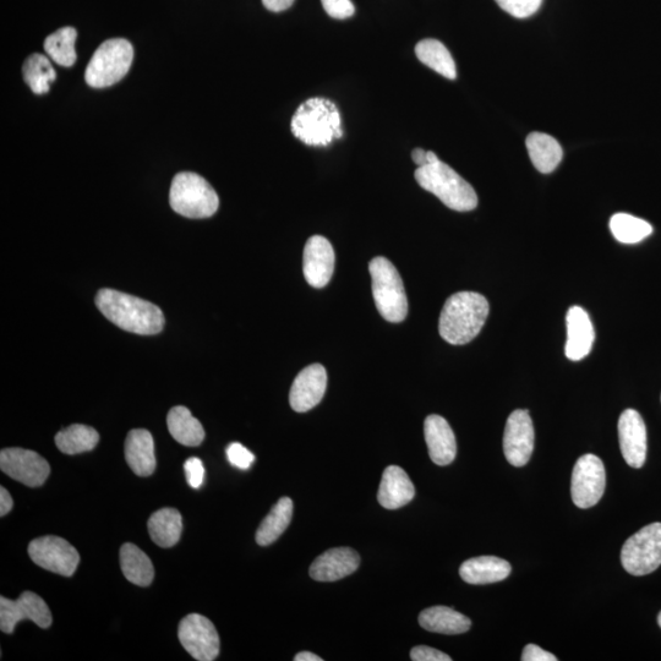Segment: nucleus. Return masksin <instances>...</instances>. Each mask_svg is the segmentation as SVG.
<instances>
[{
  "instance_id": "nucleus-2",
  "label": "nucleus",
  "mask_w": 661,
  "mask_h": 661,
  "mask_svg": "<svg viewBox=\"0 0 661 661\" xmlns=\"http://www.w3.org/2000/svg\"><path fill=\"white\" fill-rule=\"evenodd\" d=\"M489 302L482 294L460 292L446 300L439 331L446 342L462 346L472 342L482 331L489 316Z\"/></svg>"
},
{
  "instance_id": "nucleus-1",
  "label": "nucleus",
  "mask_w": 661,
  "mask_h": 661,
  "mask_svg": "<svg viewBox=\"0 0 661 661\" xmlns=\"http://www.w3.org/2000/svg\"><path fill=\"white\" fill-rule=\"evenodd\" d=\"M96 307L112 324L136 335H157L165 327V315L157 305L114 289H101Z\"/></svg>"
},
{
  "instance_id": "nucleus-34",
  "label": "nucleus",
  "mask_w": 661,
  "mask_h": 661,
  "mask_svg": "<svg viewBox=\"0 0 661 661\" xmlns=\"http://www.w3.org/2000/svg\"><path fill=\"white\" fill-rule=\"evenodd\" d=\"M610 231L620 243L637 244L653 233V227L642 218L628 213H616L611 217Z\"/></svg>"
},
{
  "instance_id": "nucleus-4",
  "label": "nucleus",
  "mask_w": 661,
  "mask_h": 661,
  "mask_svg": "<svg viewBox=\"0 0 661 661\" xmlns=\"http://www.w3.org/2000/svg\"><path fill=\"white\" fill-rule=\"evenodd\" d=\"M415 179L420 187L434 194L451 210L467 212L478 206V196L472 185L444 162L418 168Z\"/></svg>"
},
{
  "instance_id": "nucleus-15",
  "label": "nucleus",
  "mask_w": 661,
  "mask_h": 661,
  "mask_svg": "<svg viewBox=\"0 0 661 661\" xmlns=\"http://www.w3.org/2000/svg\"><path fill=\"white\" fill-rule=\"evenodd\" d=\"M619 440L622 456L628 466L642 468L647 458V428L635 409H626L619 419Z\"/></svg>"
},
{
  "instance_id": "nucleus-33",
  "label": "nucleus",
  "mask_w": 661,
  "mask_h": 661,
  "mask_svg": "<svg viewBox=\"0 0 661 661\" xmlns=\"http://www.w3.org/2000/svg\"><path fill=\"white\" fill-rule=\"evenodd\" d=\"M78 32L74 27H63L46 38L45 51L60 67H71L76 62L75 41Z\"/></svg>"
},
{
  "instance_id": "nucleus-44",
  "label": "nucleus",
  "mask_w": 661,
  "mask_h": 661,
  "mask_svg": "<svg viewBox=\"0 0 661 661\" xmlns=\"http://www.w3.org/2000/svg\"><path fill=\"white\" fill-rule=\"evenodd\" d=\"M294 661H322V658L314 653L302 652L296 655Z\"/></svg>"
},
{
  "instance_id": "nucleus-28",
  "label": "nucleus",
  "mask_w": 661,
  "mask_h": 661,
  "mask_svg": "<svg viewBox=\"0 0 661 661\" xmlns=\"http://www.w3.org/2000/svg\"><path fill=\"white\" fill-rule=\"evenodd\" d=\"M167 425L173 439L184 446H200L205 439L204 428L187 407L172 408L168 413Z\"/></svg>"
},
{
  "instance_id": "nucleus-32",
  "label": "nucleus",
  "mask_w": 661,
  "mask_h": 661,
  "mask_svg": "<svg viewBox=\"0 0 661 661\" xmlns=\"http://www.w3.org/2000/svg\"><path fill=\"white\" fill-rule=\"evenodd\" d=\"M24 80L36 95L47 94L49 86L56 80V70L52 67L51 60L43 54H31L23 65Z\"/></svg>"
},
{
  "instance_id": "nucleus-17",
  "label": "nucleus",
  "mask_w": 661,
  "mask_h": 661,
  "mask_svg": "<svg viewBox=\"0 0 661 661\" xmlns=\"http://www.w3.org/2000/svg\"><path fill=\"white\" fill-rule=\"evenodd\" d=\"M303 271L305 280L314 288H324L335 271V251L325 237L314 236L304 248Z\"/></svg>"
},
{
  "instance_id": "nucleus-8",
  "label": "nucleus",
  "mask_w": 661,
  "mask_h": 661,
  "mask_svg": "<svg viewBox=\"0 0 661 661\" xmlns=\"http://www.w3.org/2000/svg\"><path fill=\"white\" fill-rule=\"evenodd\" d=\"M621 562L632 576H646L661 565V523H652L632 535L622 548Z\"/></svg>"
},
{
  "instance_id": "nucleus-25",
  "label": "nucleus",
  "mask_w": 661,
  "mask_h": 661,
  "mask_svg": "<svg viewBox=\"0 0 661 661\" xmlns=\"http://www.w3.org/2000/svg\"><path fill=\"white\" fill-rule=\"evenodd\" d=\"M526 145L529 157L540 173L549 174L559 167L564 151L553 136L535 131L528 135Z\"/></svg>"
},
{
  "instance_id": "nucleus-9",
  "label": "nucleus",
  "mask_w": 661,
  "mask_h": 661,
  "mask_svg": "<svg viewBox=\"0 0 661 661\" xmlns=\"http://www.w3.org/2000/svg\"><path fill=\"white\" fill-rule=\"evenodd\" d=\"M606 486L604 463L595 455H584L572 473L571 495L579 508H591L602 499Z\"/></svg>"
},
{
  "instance_id": "nucleus-13",
  "label": "nucleus",
  "mask_w": 661,
  "mask_h": 661,
  "mask_svg": "<svg viewBox=\"0 0 661 661\" xmlns=\"http://www.w3.org/2000/svg\"><path fill=\"white\" fill-rule=\"evenodd\" d=\"M0 468L16 482L30 488H38L45 484L51 474V467L45 458L35 451L18 449V447L0 452Z\"/></svg>"
},
{
  "instance_id": "nucleus-38",
  "label": "nucleus",
  "mask_w": 661,
  "mask_h": 661,
  "mask_svg": "<svg viewBox=\"0 0 661 661\" xmlns=\"http://www.w3.org/2000/svg\"><path fill=\"white\" fill-rule=\"evenodd\" d=\"M185 477H187L188 483L193 489L201 488L202 483H204L205 477V468L201 460L196 457H191L184 464Z\"/></svg>"
},
{
  "instance_id": "nucleus-23",
  "label": "nucleus",
  "mask_w": 661,
  "mask_h": 661,
  "mask_svg": "<svg viewBox=\"0 0 661 661\" xmlns=\"http://www.w3.org/2000/svg\"><path fill=\"white\" fill-rule=\"evenodd\" d=\"M511 565L496 556H480L463 562L460 576L464 582L483 586L504 581L511 573Z\"/></svg>"
},
{
  "instance_id": "nucleus-39",
  "label": "nucleus",
  "mask_w": 661,
  "mask_h": 661,
  "mask_svg": "<svg viewBox=\"0 0 661 661\" xmlns=\"http://www.w3.org/2000/svg\"><path fill=\"white\" fill-rule=\"evenodd\" d=\"M411 659L413 661H451L449 655L440 652V650L419 646L411 650Z\"/></svg>"
},
{
  "instance_id": "nucleus-43",
  "label": "nucleus",
  "mask_w": 661,
  "mask_h": 661,
  "mask_svg": "<svg viewBox=\"0 0 661 661\" xmlns=\"http://www.w3.org/2000/svg\"><path fill=\"white\" fill-rule=\"evenodd\" d=\"M412 158L413 162L418 166V168L429 166L428 151L423 149H415L412 152Z\"/></svg>"
},
{
  "instance_id": "nucleus-40",
  "label": "nucleus",
  "mask_w": 661,
  "mask_h": 661,
  "mask_svg": "<svg viewBox=\"0 0 661 661\" xmlns=\"http://www.w3.org/2000/svg\"><path fill=\"white\" fill-rule=\"evenodd\" d=\"M523 661H556L557 658L554 654L546 652V650L535 646V644H528L522 653Z\"/></svg>"
},
{
  "instance_id": "nucleus-41",
  "label": "nucleus",
  "mask_w": 661,
  "mask_h": 661,
  "mask_svg": "<svg viewBox=\"0 0 661 661\" xmlns=\"http://www.w3.org/2000/svg\"><path fill=\"white\" fill-rule=\"evenodd\" d=\"M262 3H264L265 8L269 9L270 12L280 13L291 8L294 0H262Z\"/></svg>"
},
{
  "instance_id": "nucleus-3",
  "label": "nucleus",
  "mask_w": 661,
  "mask_h": 661,
  "mask_svg": "<svg viewBox=\"0 0 661 661\" xmlns=\"http://www.w3.org/2000/svg\"><path fill=\"white\" fill-rule=\"evenodd\" d=\"M292 133L308 146L325 147L343 136L342 119L335 103L326 98H310L297 109Z\"/></svg>"
},
{
  "instance_id": "nucleus-24",
  "label": "nucleus",
  "mask_w": 661,
  "mask_h": 661,
  "mask_svg": "<svg viewBox=\"0 0 661 661\" xmlns=\"http://www.w3.org/2000/svg\"><path fill=\"white\" fill-rule=\"evenodd\" d=\"M419 624L424 630L440 635H462L471 630L472 622L467 616L447 606H433L419 615Z\"/></svg>"
},
{
  "instance_id": "nucleus-31",
  "label": "nucleus",
  "mask_w": 661,
  "mask_h": 661,
  "mask_svg": "<svg viewBox=\"0 0 661 661\" xmlns=\"http://www.w3.org/2000/svg\"><path fill=\"white\" fill-rule=\"evenodd\" d=\"M100 441V435L91 426L74 424L59 431L56 435V445L65 455H79L95 449Z\"/></svg>"
},
{
  "instance_id": "nucleus-22",
  "label": "nucleus",
  "mask_w": 661,
  "mask_h": 661,
  "mask_svg": "<svg viewBox=\"0 0 661 661\" xmlns=\"http://www.w3.org/2000/svg\"><path fill=\"white\" fill-rule=\"evenodd\" d=\"M415 488L412 480L401 467H387L382 474L378 500L387 510H398L414 499Z\"/></svg>"
},
{
  "instance_id": "nucleus-21",
  "label": "nucleus",
  "mask_w": 661,
  "mask_h": 661,
  "mask_svg": "<svg viewBox=\"0 0 661 661\" xmlns=\"http://www.w3.org/2000/svg\"><path fill=\"white\" fill-rule=\"evenodd\" d=\"M125 460L139 477H150L156 471L155 442L150 431L131 430L125 440Z\"/></svg>"
},
{
  "instance_id": "nucleus-27",
  "label": "nucleus",
  "mask_w": 661,
  "mask_h": 661,
  "mask_svg": "<svg viewBox=\"0 0 661 661\" xmlns=\"http://www.w3.org/2000/svg\"><path fill=\"white\" fill-rule=\"evenodd\" d=\"M150 537L161 548H172L179 542L183 531V518L176 508H161L150 517Z\"/></svg>"
},
{
  "instance_id": "nucleus-18",
  "label": "nucleus",
  "mask_w": 661,
  "mask_h": 661,
  "mask_svg": "<svg viewBox=\"0 0 661 661\" xmlns=\"http://www.w3.org/2000/svg\"><path fill=\"white\" fill-rule=\"evenodd\" d=\"M360 557L351 548H335L316 557L310 566V577L319 582H336L358 570Z\"/></svg>"
},
{
  "instance_id": "nucleus-10",
  "label": "nucleus",
  "mask_w": 661,
  "mask_h": 661,
  "mask_svg": "<svg viewBox=\"0 0 661 661\" xmlns=\"http://www.w3.org/2000/svg\"><path fill=\"white\" fill-rule=\"evenodd\" d=\"M178 637L185 650L195 660L213 661L220 654V636L215 625L199 614L185 616L179 624Z\"/></svg>"
},
{
  "instance_id": "nucleus-37",
  "label": "nucleus",
  "mask_w": 661,
  "mask_h": 661,
  "mask_svg": "<svg viewBox=\"0 0 661 661\" xmlns=\"http://www.w3.org/2000/svg\"><path fill=\"white\" fill-rule=\"evenodd\" d=\"M325 12L333 19L344 20L355 13L352 0H321Z\"/></svg>"
},
{
  "instance_id": "nucleus-14",
  "label": "nucleus",
  "mask_w": 661,
  "mask_h": 661,
  "mask_svg": "<svg viewBox=\"0 0 661 661\" xmlns=\"http://www.w3.org/2000/svg\"><path fill=\"white\" fill-rule=\"evenodd\" d=\"M534 450V426L528 411L517 409L507 419L504 452L513 467H523L531 460Z\"/></svg>"
},
{
  "instance_id": "nucleus-11",
  "label": "nucleus",
  "mask_w": 661,
  "mask_h": 661,
  "mask_svg": "<svg viewBox=\"0 0 661 661\" xmlns=\"http://www.w3.org/2000/svg\"><path fill=\"white\" fill-rule=\"evenodd\" d=\"M29 555L37 566L64 577H71L80 564L78 550L67 540L54 535L32 540Z\"/></svg>"
},
{
  "instance_id": "nucleus-45",
  "label": "nucleus",
  "mask_w": 661,
  "mask_h": 661,
  "mask_svg": "<svg viewBox=\"0 0 661 661\" xmlns=\"http://www.w3.org/2000/svg\"><path fill=\"white\" fill-rule=\"evenodd\" d=\"M658 624H659V626H660V628H661V611H660V614L658 615Z\"/></svg>"
},
{
  "instance_id": "nucleus-35",
  "label": "nucleus",
  "mask_w": 661,
  "mask_h": 661,
  "mask_svg": "<svg viewBox=\"0 0 661 661\" xmlns=\"http://www.w3.org/2000/svg\"><path fill=\"white\" fill-rule=\"evenodd\" d=\"M507 14L517 19H527L542 7L543 0H495Z\"/></svg>"
},
{
  "instance_id": "nucleus-16",
  "label": "nucleus",
  "mask_w": 661,
  "mask_h": 661,
  "mask_svg": "<svg viewBox=\"0 0 661 661\" xmlns=\"http://www.w3.org/2000/svg\"><path fill=\"white\" fill-rule=\"evenodd\" d=\"M327 373L321 364L307 366L294 380L289 403L294 411L305 413L318 406L325 396Z\"/></svg>"
},
{
  "instance_id": "nucleus-36",
  "label": "nucleus",
  "mask_w": 661,
  "mask_h": 661,
  "mask_svg": "<svg viewBox=\"0 0 661 661\" xmlns=\"http://www.w3.org/2000/svg\"><path fill=\"white\" fill-rule=\"evenodd\" d=\"M227 457L232 466L242 469V471H247V469L253 466L255 461L253 453L247 447L238 444V442H233V444L228 446Z\"/></svg>"
},
{
  "instance_id": "nucleus-5",
  "label": "nucleus",
  "mask_w": 661,
  "mask_h": 661,
  "mask_svg": "<svg viewBox=\"0 0 661 661\" xmlns=\"http://www.w3.org/2000/svg\"><path fill=\"white\" fill-rule=\"evenodd\" d=\"M169 204L179 215L199 220L215 215L220 199L205 178L196 173L182 172L173 179Z\"/></svg>"
},
{
  "instance_id": "nucleus-19",
  "label": "nucleus",
  "mask_w": 661,
  "mask_h": 661,
  "mask_svg": "<svg viewBox=\"0 0 661 661\" xmlns=\"http://www.w3.org/2000/svg\"><path fill=\"white\" fill-rule=\"evenodd\" d=\"M424 434L429 456L437 466H449L457 455V442L453 430L445 418L429 415L425 419Z\"/></svg>"
},
{
  "instance_id": "nucleus-29",
  "label": "nucleus",
  "mask_w": 661,
  "mask_h": 661,
  "mask_svg": "<svg viewBox=\"0 0 661 661\" xmlns=\"http://www.w3.org/2000/svg\"><path fill=\"white\" fill-rule=\"evenodd\" d=\"M293 517V501L289 497H282L271 508L269 515L262 521L256 532V543L260 546H269L275 543L286 532Z\"/></svg>"
},
{
  "instance_id": "nucleus-6",
  "label": "nucleus",
  "mask_w": 661,
  "mask_h": 661,
  "mask_svg": "<svg viewBox=\"0 0 661 661\" xmlns=\"http://www.w3.org/2000/svg\"><path fill=\"white\" fill-rule=\"evenodd\" d=\"M376 308L382 318L402 322L408 315V299L403 281L395 266L385 258H375L369 265Z\"/></svg>"
},
{
  "instance_id": "nucleus-42",
  "label": "nucleus",
  "mask_w": 661,
  "mask_h": 661,
  "mask_svg": "<svg viewBox=\"0 0 661 661\" xmlns=\"http://www.w3.org/2000/svg\"><path fill=\"white\" fill-rule=\"evenodd\" d=\"M14 506L13 497L10 496L8 490L0 488V516H7Z\"/></svg>"
},
{
  "instance_id": "nucleus-7",
  "label": "nucleus",
  "mask_w": 661,
  "mask_h": 661,
  "mask_svg": "<svg viewBox=\"0 0 661 661\" xmlns=\"http://www.w3.org/2000/svg\"><path fill=\"white\" fill-rule=\"evenodd\" d=\"M133 59L134 48L124 38L103 42L87 65L86 83L95 89L117 84L128 74Z\"/></svg>"
},
{
  "instance_id": "nucleus-20",
  "label": "nucleus",
  "mask_w": 661,
  "mask_h": 661,
  "mask_svg": "<svg viewBox=\"0 0 661 661\" xmlns=\"http://www.w3.org/2000/svg\"><path fill=\"white\" fill-rule=\"evenodd\" d=\"M566 357L572 362L586 358L592 351L595 340L594 327L586 310L581 307L568 309L566 316Z\"/></svg>"
},
{
  "instance_id": "nucleus-12",
  "label": "nucleus",
  "mask_w": 661,
  "mask_h": 661,
  "mask_svg": "<svg viewBox=\"0 0 661 661\" xmlns=\"http://www.w3.org/2000/svg\"><path fill=\"white\" fill-rule=\"evenodd\" d=\"M31 620L38 627L52 625V613L40 595L25 592L18 600L0 598V630L12 635L20 621Z\"/></svg>"
},
{
  "instance_id": "nucleus-30",
  "label": "nucleus",
  "mask_w": 661,
  "mask_h": 661,
  "mask_svg": "<svg viewBox=\"0 0 661 661\" xmlns=\"http://www.w3.org/2000/svg\"><path fill=\"white\" fill-rule=\"evenodd\" d=\"M415 54H417L420 62L436 71L437 74L449 80L457 78L455 60H453L449 49L442 45L440 41L433 40V38L420 41L415 47Z\"/></svg>"
},
{
  "instance_id": "nucleus-26",
  "label": "nucleus",
  "mask_w": 661,
  "mask_h": 661,
  "mask_svg": "<svg viewBox=\"0 0 661 661\" xmlns=\"http://www.w3.org/2000/svg\"><path fill=\"white\" fill-rule=\"evenodd\" d=\"M120 567L125 578L139 587H149L155 578V568L150 557L138 546L127 543L120 549Z\"/></svg>"
}]
</instances>
